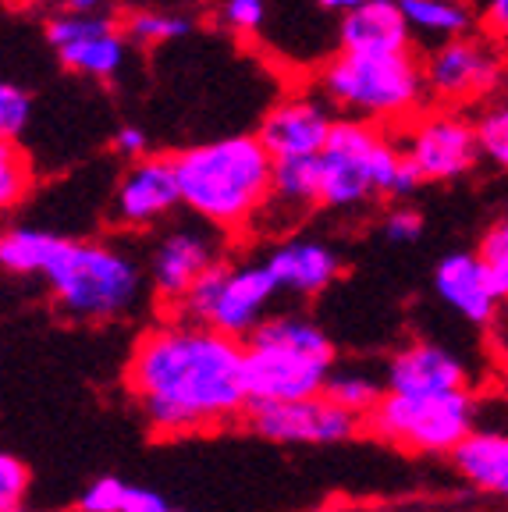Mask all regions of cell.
I'll return each mask as SVG.
<instances>
[{
    "instance_id": "obj_1",
    "label": "cell",
    "mask_w": 508,
    "mask_h": 512,
    "mask_svg": "<svg viewBox=\"0 0 508 512\" xmlns=\"http://www.w3.org/2000/svg\"><path fill=\"white\" fill-rule=\"evenodd\" d=\"M125 392L160 438L221 431L249 409L242 342L167 313L135 338Z\"/></svg>"
},
{
    "instance_id": "obj_2",
    "label": "cell",
    "mask_w": 508,
    "mask_h": 512,
    "mask_svg": "<svg viewBox=\"0 0 508 512\" xmlns=\"http://www.w3.org/2000/svg\"><path fill=\"white\" fill-rule=\"evenodd\" d=\"M54 306L75 324H118L143 306L150 281L146 264L107 239H68L50 232L40 271Z\"/></svg>"
},
{
    "instance_id": "obj_3",
    "label": "cell",
    "mask_w": 508,
    "mask_h": 512,
    "mask_svg": "<svg viewBox=\"0 0 508 512\" xmlns=\"http://www.w3.org/2000/svg\"><path fill=\"white\" fill-rule=\"evenodd\" d=\"M182 207L228 235L263 217L274 185V157L260 136H224L175 153Z\"/></svg>"
},
{
    "instance_id": "obj_4",
    "label": "cell",
    "mask_w": 508,
    "mask_h": 512,
    "mask_svg": "<svg viewBox=\"0 0 508 512\" xmlns=\"http://www.w3.org/2000/svg\"><path fill=\"white\" fill-rule=\"evenodd\" d=\"M249 402L306 399L327 388L334 370V342L310 313H267L242 338Z\"/></svg>"
},
{
    "instance_id": "obj_5",
    "label": "cell",
    "mask_w": 508,
    "mask_h": 512,
    "mask_svg": "<svg viewBox=\"0 0 508 512\" xmlns=\"http://www.w3.org/2000/svg\"><path fill=\"white\" fill-rule=\"evenodd\" d=\"M320 207L352 210L374 196H409L420 189V171L405 160L381 125L363 118L334 121L320 150Z\"/></svg>"
},
{
    "instance_id": "obj_6",
    "label": "cell",
    "mask_w": 508,
    "mask_h": 512,
    "mask_svg": "<svg viewBox=\"0 0 508 512\" xmlns=\"http://www.w3.org/2000/svg\"><path fill=\"white\" fill-rule=\"evenodd\" d=\"M317 86L331 107L374 125L409 121L427 93L423 64L409 50H391V54L342 50L324 64Z\"/></svg>"
},
{
    "instance_id": "obj_7",
    "label": "cell",
    "mask_w": 508,
    "mask_h": 512,
    "mask_svg": "<svg viewBox=\"0 0 508 512\" xmlns=\"http://www.w3.org/2000/svg\"><path fill=\"white\" fill-rule=\"evenodd\" d=\"M477 402L466 388L441 395H402L388 392L377 399V406L363 416V427L374 438L388 445L409 448V452H427V456H452L455 448L477 431Z\"/></svg>"
},
{
    "instance_id": "obj_8",
    "label": "cell",
    "mask_w": 508,
    "mask_h": 512,
    "mask_svg": "<svg viewBox=\"0 0 508 512\" xmlns=\"http://www.w3.org/2000/svg\"><path fill=\"white\" fill-rule=\"evenodd\" d=\"M281 296L278 281L267 271L263 260H228L210 267L196 285L185 292V299L167 313L214 328L231 338H249L253 328L270 313L274 299Z\"/></svg>"
},
{
    "instance_id": "obj_9",
    "label": "cell",
    "mask_w": 508,
    "mask_h": 512,
    "mask_svg": "<svg viewBox=\"0 0 508 512\" xmlns=\"http://www.w3.org/2000/svg\"><path fill=\"white\" fill-rule=\"evenodd\" d=\"M221 228L199 221L171 224L164 235H157L150 256H146V281H150V296L157 299L164 310H175L185 299L192 285L214 264H221L228 256Z\"/></svg>"
},
{
    "instance_id": "obj_10",
    "label": "cell",
    "mask_w": 508,
    "mask_h": 512,
    "mask_svg": "<svg viewBox=\"0 0 508 512\" xmlns=\"http://www.w3.org/2000/svg\"><path fill=\"white\" fill-rule=\"evenodd\" d=\"M242 424L270 445H342L363 431V416L320 392L306 399L249 402Z\"/></svg>"
},
{
    "instance_id": "obj_11",
    "label": "cell",
    "mask_w": 508,
    "mask_h": 512,
    "mask_svg": "<svg viewBox=\"0 0 508 512\" xmlns=\"http://www.w3.org/2000/svg\"><path fill=\"white\" fill-rule=\"evenodd\" d=\"M47 43L57 61L82 79L111 82L125 72L132 40L107 11H57L47 22Z\"/></svg>"
},
{
    "instance_id": "obj_12",
    "label": "cell",
    "mask_w": 508,
    "mask_h": 512,
    "mask_svg": "<svg viewBox=\"0 0 508 512\" xmlns=\"http://www.w3.org/2000/svg\"><path fill=\"white\" fill-rule=\"evenodd\" d=\"M398 146L423 182H452L466 175L480 157L477 121H469L455 107L416 111Z\"/></svg>"
},
{
    "instance_id": "obj_13",
    "label": "cell",
    "mask_w": 508,
    "mask_h": 512,
    "mask_svg": "<svg viewBox=\"0 0 508 512\" xmlns=\"http://www.w3.org/2000/svg\"><path fill=\"white\" fill-rule=\"evenodd\" d=\"M501 57L487 40L473 36H452L434 47L423 61V82L437 104L455 107L480 100L501 82Z\"/></svg>"
},
{
    "instance_id": "obj_14",
    "label": "cell",
    "mask_w": 508,
    "mask_h": 512,
    "mask_svg": "<svg viewBox=\"0 0 508 512\" xmlns=\"http://www.w3.org/2000/svg\"><path fill=\"white\" fill-rule=\"evenodd\" d=\"M178 207H182V189H178L175 157L143 153L118 178L111 217L125 232H146V228L164 224Z\"/></svg>"
},
{
    "instance_id": "obj_15",
    "label": "cell",
    "mask_w": 508,
    "mask_h": 512,
    "mask_svg": "<svg viewBox=\"0 0 508 512\" xmlns=\"http://www.w3.org/2000/svg\"><path fill=\"white\" fill-rule=\"evenodd\" d=\"M334 107L320 93L299 89L281 96L278 104L263 114L256 136L270 150V157H317L334 128Z\"/></svg>"
},
{
    "instance_id": "obj_16",
    "label": "cell",
    "mask_w": 508,
    "mask_h": 512,
    "mask_svg": "<svg viewBox=\"0 0 508 512\" xmlns=\"http://www.w3.org/2000/svg\"><path fill=\"white\" fill-rule=\"evenodd\" d=\"M263 264L281 292L295 299H317L342 274V256L324 239H285L263 256Z\"/></svg>"
},
{
    "instance_id": "obj_17",
    "label": "cell",
    "mask_w": 508,
    "mask_h": 512,
    "mask_svg": "<svg viewBox=\"0 0 508 512\" xmlns=\"http://www.w3.org/2000/svg\"><path fill=\"white\" fill-rule=\"evenodd\" d=\"M384 388L402 395H441L466 388V367L452 349L437 342H413L398 349L384 370Z\"/></svg>"
},
{
    "instance_id": "obj_18",
    "label": "cell",
    "mask_w": 508,
    "mask_h": 512,
    "mask_svg": "<svg viewBox=\"0 0 508 512\" xmlns=\"http://www.w3.org/2000/svg\"><path fill=\"white\" fill-rule=\"evenodd\" d=\"M434 288L469 324H487L501 303L484 253H448L434 271Z\"/></svg>"
},
{
    "instance_id": "obj_19",
    "label": "cell",
    "mask_w": 508,
    "mask_h": 512,
    "mask_svg": "<svg viewBox=\"0 0 508 512\" xmlns=\"http://www.w3.org/2000/svg\"><path fill=\"white\" fill-rule=\"evenodd\" d=\"M342 50H366V54H391L409 50L413 29L405 22L398 0H363L359 8L342 15Z\"/></svg>"
},
{
    "instance_id": "obj_20",
    "label": "cell",
    "mask_w": 508,
    "mask_h": 512,
    "mask_svg": "<svg viewBox=\"0 0 508 512\" xmlns=\"http://www.w3.org/2000/svg\"><path fill=\"white\" fill-rule=\"evenodd\" d=\"M452 463L477 491L508 498V434L473 431L452 452Z\"/></svg>"
},
{
    "instance_id": "obj_21",
    "label": "cell",
    "mask_w": 508,
    "mask_h": 512,
    "mask_svg": "<svg viewBox=\"0 0 508 512\" xmlns=\"http://www.w3.org/2000/svg\"><path fill=\"white\" fill-rule=\"evenodd\" d=\"M320 157V153H317ZM317 157H281L274 160V185L263 214L302 217L320 203V160Z\"/></svg>"
},
{
    "instance_id": "obj_22",
    "label": "cell",
    "mask_w": 508,
    "mask_h": 512,
    "mask_svg": "<svg viewBox=\"0 0 508 512\" xmlns=\"http://www.w3.org/2000/svg\"><path fill=\"white\" fill-rule=\"evenodd\" d=\"M409 29L420 36L452 40L469 29V8L462 0H398Z\"/></svg>"
},
{
    "instance_id": "obj_23",
    "label": "cell",
    "mask_w": 508,
    "mask_h": 512,
    "mask_svg": "<svg viewBox=\"0 0 508 512\" xmlns=\"http://www.w3.org/2000/svg\"><path fill=\"white\" fill-rule=\"evenodd\" d=\"M121 25H125V36L132 40V47H164V43H175L192 32L189 15H182V11H160V8L132 11Z\"/></svg>"
},
{
    "instance_id": "obj_24",
    "label": "cell",
    "mask_w": 508,
    "mask_h": 512,
    "mask_svg": "<svg viewBox=\"0 0 508 512\" xmlns=\"http://www.w3.org/2000/svg\"><path fill=\"white\" fill-rule=\"evenodd\" d=\"M327 395H331L338 406L352 409V413L366 416L370 409L377 406V399L384 395V384L377 381V377L363 374V370H331V377H327Z\"/></svg>"
},
{
    "instance_id": "obj_25",
    "label": "cell",
    "mask_w": 508,
    "mask_h": 512,
    "mask_svg": "<svg viewBox=\"0 0 508 512\" xmlns=\"http://www.w3.org/2000/svg\"><path fill=\"white\" fill-rule=\"evenodd\" d=\"M32 189V164L15 139H0V217L11 214Z\"/></svg>"
},
{
    "instance_id": "obj_26",
    "label": "cell",
    "mask_w": 508,
    "mask_h": 512,
    "mask_svg": "<svg viewBox=\"0 0 508 512\" xmlns=\"http://www.w3.org/2000/svg\"><path fill=\"white\" fill-rule=\"evenodd\" d=\"M128 484L125 477L118 473H104V477H93L82 488L79 502H75V512H121L125 509V498H128Z\"/></svg>"
},
{
    "instance_id": "obj_27",
    "label": "cell",
    "mask_w": 508,
    "mask_h": 512,
    "mask_svg": "<svg viewBox=\"0 0 508 512\" xmlns=\"http://www.w3.org/2000/svg\"><path fill=\"white\" fill-rule=\"evenodd\" d=\"M477 143H480V157L491 160L494 168L508 171V104L491 107V111L480 114Z\"/></svg>"
},
{
    "instance_id": "obj_28",
    "label": "cell",
    "mask_w": 508,
    "mask_h": 512,
    "mask_svg": "<svg viewBox=\"0 0 508 512\" xmlns=\"http://www.w3.org/2000/svg\"><path fill=\"white\" fill-rule=\"evenodd\" d=\"M32 488L29 466L0 448V512H22Z\"/></svg>"
},
{
    "instance_id": "obj_29",
    "label": "cell",
    "mask_w": 508,
    "mask_h": 512,
    "mask_svg": "<svg viewBox=\"0 0 508 512\" xmlns=\"http://www.w3.org/2000/svg\"><path fill=\"white\" fill-rule=\"evenodd\" d=\"M217 22L235 36H256L267 22V0H217Z\"/></svg>"
},
{
    "instance_id": "obj_30",
    "label": "cell",
    "mask_w": 508,
    "mask_h": 512,
    "mask_svg": "<svg viewBox=\"0 0 508 512\" xmlns=\"http://www.w3.org/2000/svg\"><path fill=\"white\" fill-rule=\"evenodd\" d=\"M32 118V96L15 82L0 79V139H18Z\"/></svg>"
},
{
    "instance_id": "obj_31",
    "label": "cell",
    "mask_w": 508,
    "mask_h": 512,
    "mask_svg": "<svg viewBox=\"0 0 508 512\" xmlns=\"http://www.w3.org/2000/svg\"><path fill=\"white\" fill-rule=\"evenodd\" d=\"M381 232L388 242H398V246H405V242H416L423 235V217L416 214V210L409 207H391L388 214H384L381 221Z\"/></svg>"
},
{
    "instance_id": "obj_32",
    "label": "cell",
    "mask_w": 508,
    "mask_h": 512,
    "mask_svg": "<svg viewBox=\"0 0 508 512\" xmlns=\"http://www.w3.org/2000/svg\"><path fill=\"white\" fill-rule=\"evenodd\" d=\"M121 512H175V505L167 502L160 491H150V488H139L132 484L128 488V498H125V509Z\"/></svg>"
},
{
    "instance_id": "obj_33",
    "label": "cell",
    "mask_w": 508,
    "mask_h": 512,
    "mask_svg": "<svg viewBox=\"0 0 508 512\" xmlns=\"http://www.w3.org/2000/svg\"><path fill=\"white\" fill-rule=\"evenodd\" d=\"M114 150H118L121 157H128V160L143 157V153L150 150V136H146L139 125H121L118 132H114Z\"/></svg>"
},
{
    "instance_id": "obj_34",
    "label": "cell",
    "mask_w": 508,
    "mask_h": 512,
    "mask_svg": "<svg viewBox=\"0 0 508 512\" xmlns=\"http://www.w3.org/2000/svg\"><path fill=\"white\" fill-rule=\"evenodd\" d=\"M487 260V271H491V285L498 292V299H508V253L498 256H484Z\"/></svg>"
},
{
    "instance_id": "obj_35",
    "label": "cell",
    "mask_w": 508,
    "mask_h": 512,
    "mask_svg": "<svg viewBox=\"0 0 508 512\" xmlns=\"http://www.w3.org/2000/svg\"><path fill=\"white\" fill-rule=\"evenodd\" d=\"M484 22L494 36H505L508 40V0H487Z\"/></svg>"
},
{
    "instance_id": "obj_36",
    "label": "cell",
    "mask_w": 508,
    "mask_h": 512,
    "mask_svg": "<svg viewBox=\"0 0 508 512\" xmlns=\"http://www.w3.org/2000/svg\"><path fill=\"white\" fill-rule=\"evenodd\" d=\"M480 253H484V256L508 253V214L501 217L498 224H494L491 232H487V239H484V246H480Z\"/></svg>"
},
{
    "instance_id": "obj_37",
    "label": "cell",
    "mask_w": 508,
    "mask_h": 512,
    "mask_svg": "<svg viewBox=\"0 0 508 512\" xmlns=\"http://www.w3.org/2000/svg\"><path fill=\"white\" fill-rule=\"evenodd\" d=\"M363 0H317L320 11H334V15H349L352 8H359Z\"/></svg>"
},
{
    "instance_id": "obj_38",
    "label": "cell",
    "mask_w": 508,
    "mask_h": 512,
    "mask_svg": "<svg viewBox=\"0 0 508 512\" xmlns=\"http://www.w3.org/2000/svg\"><path fill=\"white\" fill-rule=\"evenodd\" d=\"M64 11H107V0H64Z\"/></svg>"
},
{
    "instance_id": "obj_39",
    "label": "cell",
    "mask_w": 508,
    "mask_h": 512,
    "mask_svg": "<svg viewBox=\"0 0 508 512\" xmlns=\"http://www.w3.org/2000/svg\"><path fill=\"white\" fill-rule=\"evenodd\" d=\"M175 512H182V509H175Z\"/></svg>"
}]
</instances>
